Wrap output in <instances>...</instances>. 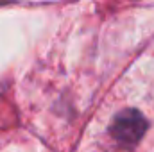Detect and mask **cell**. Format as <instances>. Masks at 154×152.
Instances as JSON below:
<instances>
[{"label": "cell", "mask_w": 154, "mask_h": 152, "mask_svg": "<svg viewBox=\"0 0 154 152\" xmlns=\"http://www.w3.org/2000/svg\"><path fill=\"white\" fill-rule=\"evenodd\" d=\"M147 129V122L134 109H125L116 114L111 123V136L122 145H136Z\"/></svg>", "instance_id": "cell-1"}]
</instances>
